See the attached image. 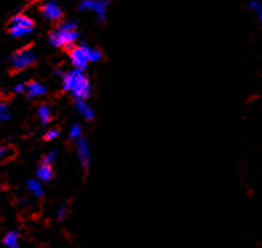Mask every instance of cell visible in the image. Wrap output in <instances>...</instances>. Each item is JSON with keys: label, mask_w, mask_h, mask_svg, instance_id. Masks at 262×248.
<instances>
[{"label": "cell", "mask_w": 262, "mask_h": 248, "mask_svg": "<svg viewBox=\"0 0 262 248\" xmlns=\"http://www.w3.org/2000/svg\"><path fill=\"white\" fill-rule=\"evenodd\" d=\"M79 39V32L76 30V22L66 20L59 23V26L48 36V42L54 47L71 48Z\"/></svg>", "instance_id": "obj_1"}, {"label": "cell", "mask_w": 262, "mask_h": 248, "mask_svg": "<svg viewBox=\"0 0 262 248\" xmlns=\"http://www.w3.org/2000/svg\"><path fill=\"white\" fill-rule=\"evenodd\" d=\"M10 154V150H8L7 146L0 145V160H4Z\"/></svg>", "instance_id": "obj_24"}, {"label": "cell", "mask_w": 262, "mask_h": 248, "mask_svg": "<svg viewBox=\"0 0 262 248\" xmlns=\"http://www.w3.org/2000/svg\"><path fill=\"white\" fill-rule=\"evenodd\" d=\"M20 204L26 207V205H28V200H27V199H24V197H23V199H20Z\"/></svg>", "instance_id": "obj_25"}, {"label": "cell", "mask_w": 262, "mask_h": 248, "mask_svg": "<svg viewBox=\"0 0 262 248\" xmlns=\"http://www.w3.org/2000/svg\"><path fill=\"white\" fill-rule=\"evenodd\" d=\"M93 12L97 16V20L103 23L106 20V16H107V3L103 2V0H95Z\"/></svg>", "instance_id": "obj_11"}, {"label": "cell", "mask_w": 262, "mask_h": 248, "mask_svg": "<svg viewBox=\"0 0 262 248\" xmlns=\"http://www.w3.org/2000/svg\"><path fill=\"white\" fill-rule=\"evenodd\" d=\"M35 28V22L30 16L24 14H18L11 19L8 31L11 34L12 38H24L30 35Z\"/></svg>", "instance_id": "obj_2"}, {"label": "cell", "mask_w": 262, "mask_h": 248, "mask_svg": "<svg viewBox=\"0 0 262 248\" xmlns=\"http://www.w3.org/2000/svg\"><path fill=\"white\" fill-rule=\"evenodd\" d=\"M26 89H27V83L24 82L18 83V85H15V86L12 87V90H14V93H16V94H23V93H26Z\"/></svg>", "instance_id": "obj_22"}, {"label": "cell", "mask_w": 262, "mask_h": 248, "mask_svg": "<svg viewBox=\"0 0 262 248\" xmlns=\"http://www.w3.org/2000/svg\"><path fill=\"white\" fill-rule=\"evenodd\" d=\"M27 189L35 197H42L44 195V189L42 181L38 178H30L27 181Z\"/></svg>", "instance_id": "obj_13"}, {"label": "cell", "mask_w": 262, "mask_h": 248, "mask_svg": "<svg viewBox=\"0 0 262 248\" xmlns=\"http://www.w3.org/2000/svg\"><path fill=\"white\" fill-rule=\"evenodd\" d=\"M71 94L75 99H87L91 94V85L89 78L83 79L82 82L76 85V86L71 90Z\"/></svg>", "instance_id": "obj_7"}, {"label": "cell", "mask_w": 262, "mask_h": 248, "mask_svg": "<svg viewBox=\"0 0 262 248\" xmlns=\"http://www.w3.org/2000/svg\"><path fill=\"white\" fill-rule=\"evenodd\" d=\"M83 134V128L80 123H74V125L70 128V133H68V137L72 141H76L78 138L82 137Z\"/></svg>", "instance_id": "obj_15"}, {"label": "cell", "mask_w": 262, "mask_h": 248, "mask_svg": "<svg viewBox=\"0 0 262 248\" xmlns=\"http://www.w3.org/2000/svg\"><path fill=\"white\" fill-rule=\"evenodd\" d=\"M90 51L91 47L86 43L79 44V46H72L70 48V60L75 69L84 70L89 63H90Z\"/></svg>", "instance_id": "obj_4"}, {"label": "cell", "mask_w": 262, "mask_h": 248, "mask_svg": "<svg viewBox=\"0 0 262 248\" xmlns=\"http://www.w3.org/2000/svg\"><path fill=\"white\" fill-rule=\"evenodd\" d=\"M103 2H106V3H110V2H111V0H103Z\"/></svg>", "instance_id": "obj_26"}, {"label": "cell", "mask_w": 262, "mask_h": 248, "mask_svg": "<svg viewBox=\"0 0 262 248\" xmlns=\"http://www.w3.org/2000/svg\"><path fill=\"white\" fill-rule=\"evenodd\" d=\"M3 244L10 248L19 247L20 235L16 232V231H10V232L6 233V236L3 237Z\"/></svg>", "instance_id": "obj_14"}, {"label": "cell", "mask_w": 262, "mask_h": 248, "mask_svg": "<svg viewBox=\"0 0 262 248\" xmlns=\"http://www.w3.org/2000/svg\"><path fill=\"white\" fill-rule=\"evenodd\" d=\"M103 58V54L101 50L98 48H94L91 47V51H90V63H95V62H99V60Z\"/></svg>", "instance_id": "obj_20"}, {"label": "cell", "mask_w": 262, "mask_h": 248, "mask_svg": "<svg viewBox=\"0 0 262 248\" xmlns=\"http://www.w3.org/2000/svg\"><path fill=\"white\" fill-rule=\"evenodd\" d=\"M36 177H38V180H40L42 182L51 181L52 177H54V169H52L51 164L42 162V165H40L39 168H38V170H36Z\"/></svg>", "instance_id": "obj_10"}, {"label": "cell", "mask_w": 262, "mask_h": 248, "mask_svg": "<svg viewBox=\"0 0 262 248\" xmlns=\"http://www.w3.org/2000/svg\"><path fill=\"white\" fill-rule=\"evenodd\" d=\"M40 11H42V15L50 22H58V20L62 19V8L59 7V4L55 0H46L42 4Z\"/></svg>", "instance_id": "obj_5"}, {"label": "cell", "mask_w": 262, "mask_h": 248, "mask_svg": "<svg viewBox=\"0 0 262 248\" xmlns=\"http://www.w3.org/2000/svg\"><path fill=\"white\" fill-rule=\"evenodd\" d=\"M48 89L44 86L43 83L40 82H30L27 83V89H26V93H27L28 98H39V97H44L47 94Z\"/></svg>", "instance_id": "obj_8"}, {"label": "cell", "mask_w": 262, "mask_h": 248, "mask_svg": "<svg viewBox=\"0 0 262 248\" xmlns=\"http://www.w3.org/2000/svg\"><path fill=\"white\" fill-rule=\"evenodd\" d=\"M38 118H39L40 123L43 126L48 125V123L51 122V109H50L48 105L43 103V105H40V106L38 107Z\"/></svg>", "instance_id": "obj_12"}, {"label": "cell", "mask_w": 262, "mask_h": 248, "mask_svg": "<svg viewBox=\"0 0 262 248\" xmlns=\"http://www.w3.org/2000/svg\"><path fill=\"white\" fill-rule=\"evenodd\" d=\"M67 215V207L66 205H62V207H59V209L56 211V219L58 220H63Z\"/></svg>", "instance_id": "obj_23"}, {"label": "cell", "mask_w": 262, "mask_h": 248, "mask_svg": "<svg viewBox=\"0 0 262 248\" xmlns=\"http://www.w3.org/2000/svg\"><path fill=\"white\" fill-rule=\"evenodd\" d=\"M11 119V110L6 102H0V121Z\"/></svg>", "instance_id": "obj_17"}, {"label": "cell", "mask_w": 262, "mask_h": 248, "mask_svg": "<svg viewBox=\"0 0 262 248\" xmlns=\"http://www.w3.org/2000/svg\"><path fill=\"white\" fill-rule=\"evenodd\" d=\"M56 158H58V150L52 149L44 156L43 161L42 162H46V164H54V162L56 161Z\"/></svg>", "instance_id": "obj_19"}, {"label": "cell", "mask_w": 262, "mask_h": 248, "mask_svg": "<svg viewBox=\"0 0 262 248\" xmlns=\"http://www.w3.org/2000/svg\"><path fill=\"white\" fill-rule=\"evenodd\" d=\"M76 153H78V158L80 161V165L83 166V169H89L91 162V153L90 145H89L86 138L80 137L76 140Z\"/></svg>", "instance_id": "obj_6"}, {"label": "cell", "mask_w": 262, "mask_h": 248, "mask_svg": "<svg viewBox=\"0 0 262 248\" xmlns=\"http://www.w3.org/2000/svg\"><path fill=\"white\" fill-rule=\"evenodd\" d=\"M95 0H80L78 8L80 11H93Z\"/></svg>", "instance_id": "obj_18"}, {"label": "cell", "mask_w": 262, "mask_h": 248, "mask_svg": "<svg viewBox=\"0 0 262 248\" xmlns=\"http://www.w3.org/2000/svg\"><path fill=\"white\" fill-rule=\"evenodd\" d=\"M75 109L80 113V115L86 121H93L95 118V111L87 103L86 99H75Z\"/></svg>", "instance_id": "obj_9"}, {"label": "cell", "mask_w": 262, "mask_h": 248, "mask_svg": "<svg viewBox=\"0 0 262 248\" xmlns=\"http://www.w3.org/2000/svg\"><path fill=\"white\" fill-rule=\"evenodd\" d=\"M249 8H250L251 11L254 12L255 16H257V19H258V22L261 23V22H262V6H261V3H259L258 0H250V2H249Z\"/></svg>", "instance_id": "obj_16"}, {"label": "cell", "mask_w": 262, "mask_h": 248, "mask_svg": "<svg viewBox=\"0 0 262 248\" xmlns=\"http://www.w3.org/2000/svg\"><path fill=\"white\" fill-rule=\"evenodd\" d=\"M59 134H60L59 129L54 128V129L48 130L47 133H46V136H44V138H46L47 141H54V140H56V138L59 137Z\"/></svg>", "instance_id": "obj_21"}, {"label": "cell", "mask_w": 262, "mask_h": 248, "mask_svg": "<svg viewBox=\"0 0 262 248\" xmlns=\"http://www.w3.org/2000/svg\"><path fill=\"white\" fill-rule=\"evenodd\" d=\"M36 62V54L31 48H20L10 56V65L14 70L20 71L31 67Z\"/></svg>", "instance_id": "obj_3"}]
</instances>
